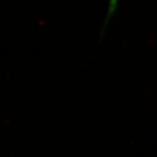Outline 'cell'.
Instances as JSON below:
<instances>
[{"label":"cell","mask_w":157,"mask_h":157,"mask_svg":"<svg viewBox=\"0 0 157 157\" xmlns=\"http://www.w3.org/2000/svg\"><path fill=\"white\" fill-rule=\"evenodd\" d=\"M115 5H116V0H113V1H112V4H111V7H112V6L113 7Z\"/></svg>","instance_id":"obj_1"}]
</instances>
